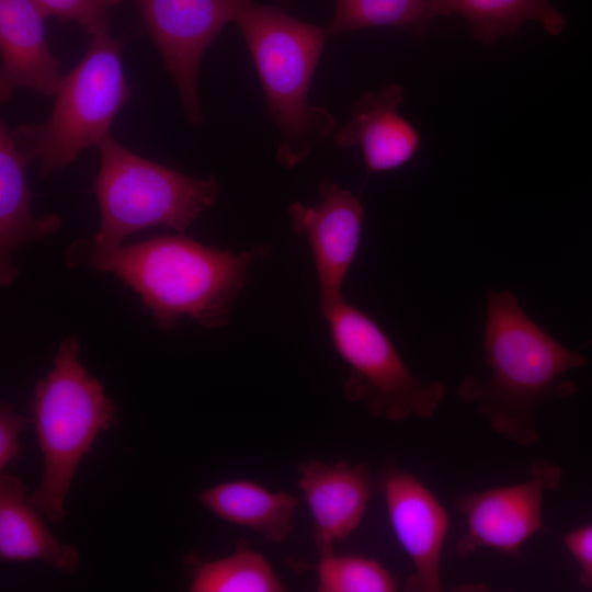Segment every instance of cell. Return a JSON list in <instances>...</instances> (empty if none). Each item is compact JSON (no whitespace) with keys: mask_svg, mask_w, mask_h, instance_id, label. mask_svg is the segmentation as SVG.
Listing matches in <instances>:
<instances>
[{"mask_svg":"<svg viewBox=\"0 0 592 592\" xmlns=\"http://www.w3.org/2000/svg\"><path fill=\"white\" fill-rule=\"evenodd\" d=\"M269 253V244L234 252L180 234L116 248L81 238L67 248L65 263L114 275L139 296L156 325L169 331L184 317L207 328L227 325L250 266Z\"/></svg>","mask_w":592,"mask_h":592,"instance_id":"obj_1","label":"cell"},{"mask_svg":"<svg viewBox=\"0 0 592 592\" xmlns=\"http://www.w3.org/2000/svg\"><path fill=\"white\" fill-rule=\"evenodd\" d=\"M588 358L540 328L510 291H490L483 330L488 376H465L458 397L488 420L491 429L521 446L539 440L536 412L548 399L565 398L576 384L561 377Z\"/></svg>","mask_w":592,"mask_h":592,"instance_id":"obj_2","label":"cell"},{"mask_svg":"<svg viewBox=\"0 0 592 592\" xmlns=\"http://www.w3.org/2000/svg\"><path fill=\"white\" fill-rule=\"evenodd\" d=\"M236 23L281 134L276 158L283 166L293 168L309 156L334 125L327 110L308 104L314 71L329 32L292 18L278 8L255 3Z\"/></svg>","mask_w":592,"mask_h":592,"instance_id":"obj_3","label":"cell"},{"mask_svg":"<svg viewBox=\"0 0 592 592\" xmlns=\"http://www.w3.org/2000/svg\"><path fill=\"white\" fill-rule=\"evenodd\" d=\"M80 350L76 333L60 342L30 405L44 456L43 475L30 500L53 523L66 516V496L80 460L117 421L114 402L79 360Z\"/></svg>","mask_w":592,"mask_h":592,"instance_id":"obj_4","label":"cell"},{"mask_svg":"<svg viewBox=\"0 0 592 592\" xmlns=\"http://www.w3.org/2000/svg\"><path fill=\"white\" fill-rule=\"evenodd\" d=\"M96 149L100 166L93 180L100 225L91 238L103 248L122 246L143 229L164 226L185 235L219 191L214 177L196 179L125 148L111 134Z\"/></svg>","mask_w":592,"mask_h":592,"instance_id":"obj_5","label":"cell"},{"mask_svg":"<svg viewBox=\"0 0 592 592\" xmlns=\"http://www.w3.org/2000/svg\"><path fill=\"white\" fill-rule=\"evenodd\" d=\"M123 42L110 32L109 23L91 34L81 60L62 77L48 118L11 130L18 145L41 174L62 170L87 148L110 134V127L133 95L123 61Z\"/></svg>","mask_w":592,"mask_h":592,"instance_id":"obj_6","label":"cell"},{"mask_svg":"<svg viewBox=\"0 0 592 592\" xmlns=\"http://www.w3.org/2000/svg\"><path fill=\"white\" fill-rule=\"evenodd\" d=\"M333 348L349 367L343 394L374 417L389 421L429 419L445 396L440 380L413 375L385 330L344 298L326 311Z\"/></svg>","mask_w":592,"mask_h":592,"instance_id":"obj_7","label":"cell"},{"mask_svg":"<svg viewBox=\"0 0 592 592\" xmlns=\"http://www.w3.org/2000/svg\"><path fill=\"white\" fill-rule=\"evenodd\" d=\"M144 29L178 90L185 118L203 123L197 77L204 52L253 0H135Z\"/></svg>","mask_w":592,"mask_h":592,"instance_id":"obj_8","label":"cell"},{"mask_svg":"<svg viewBox=\"0 0 592 592\" xmlns=\"http://www.w3.org/2000/svg\"><path fill=\"white\" fill-rule=\"evenodd\" d=\"M562 470L547 460L531 466V476L520 483L479 492L459 493L456 506L465 515L466 531L456 551L466 557L479 548L517 555L524 544L544 527L543 504L556 490Z\"/></svg>","mask_w":592,"mask_h":592,"instance_id":"obj_9","label":"cell"},{"mask_svg":"<svg viewBox=\"0 0 592 592\" xmlns=\"http://www.w3.org/2000/svg\"><path fill=\"white\" fill-rule=\"evenodd\" d=\"M319 195L312 205L294 202L288 214L294 231L311 248L322 316L344 298L343 282L361 242L363 205L358 196L332 182L325 181Z\"/></svg>","mask_w":592,"mask_h":592,"instance_id":"obj_10","label":"cell"},{"mask_svg":"<svg viewBox=\"0 0 592 592\" xmlns=\"http://www.w3.org/2000/svg\"><path fill=\"white\" fill-rule=\"evenodd\" d=\"M392 531L412 561L414 572L407 590H443L441 558L449 520L434 493L415 476L389 465L376 478Z\"/></svg>","mask_w":592,"mask_h":592,"instance_id":"obj_11","label":"cell"},{"mask_svg":"<svg viewBox=\"0 0 592 592\" xmlns=\"http://www.w3.org/2000/svg\"><path fill=\"white\" fill-rule=\"evenodd\" d=\"M297 486L314 520L317 547L333 546L361 524L377 487L368 466L340 460L307 459L297 466Z\"/></svg>","mask_w":592,"mask_h":592,"instance_id":"obj_12","label":"cell"},{"mask_svg":"<svg viewBox=\"0 0 592 592\" xmlns=\"http://www.w3.org/2000/svg\"><path fill=\"white\" fill-rule=\"evenodd\" d=\"M43 11L34 0H0V100L25 88L54 98L62 75L52 54Z\"/></svg>","mask_w":592,"mask_h":592,"instance_id":"obj_13","label":"cell"},{"mask_svg":"<svg viewBox=\"0 0 592 592\" xmlns=\"http://www.w3.org/2000/svg\"><path fill=\"white\" fill-rule=\"evenodd\" d=\"M403 89L389 83L368 92L352 107L351 119L335 135L341 147L358 146L368 173L387 172L409 162L420 147L417 129L398 114Z\"/></svg>","mask_w":592,"mask_h":592,"instance_id":"obj_14","label":"cell"},{"mask_svg":"<svg viewBox=\"0 0 592 592\" xmlns=\"http://www.w3.org/2000/svg\"><path fill=\"white\" fill-rule=\"evenodd\" d=\"M32 159L18 145L5 121L0 122V282L8 287L18 275L13 254L22 247L45 240L60 229L58 214L37 217L26 170Z\"/></svg>","mask_w":592,"mask_h":592,"instance_id":"obj_15","label":"cell"},{"mask_svg":"<svg viewBox=\"0 0 592 592\" xmlns=\"http://www.w3.org/2000/svg\"><path fill=\"white\" fill-rule=\"evenodd\" d=\"M42 513L26 497L24 482L0 476V557L2 561L42 560L55 570L72 573L80 562L79 550L58 540L44 524Z\"/></svg>","mask_w":592,"mask_h":592,"instance_id":"obj_16","label":"cell"},{"mask_svg":"<svg viewBox=\"0 0 592 592\" xmlns=\"http://www.w3.org/2000/svg\"><path fill=\"white\" fill-rule=\"evenodd\" d=\"M219 519L257 532L267 542L286 540L299 500L286 491H271L249 480L219 483L197 494Z\"/></svg>","mask_w":592,"mask_h":592,"instance_id":"obj_17","label":"cell"},{"mask_svg":"<svg viewBox=\"0 0 592 592\" xmlns=\"http://www.w3.org/2000/svg\"><path fill=\"white\" fill-rule=\"evenodd\" d=\"M434 14H460L473 25V35L494 44L516 33L526 21L539 22L550 35L560 34L567 21L549 0H429Z\"/></svg>","mask_w":592,"mask_h":592,"instance_id":"obj_18","label":"cell"},{"mask_svg":"<svg viewBox=\"0 0 592 592\" xmlns=\"http://www.w3.org/2000/svg\"><path fill=\"white\" fill-rule=\"evenodd\" d=\"M286 588L263 555L252 550L235 554L198 567L191 592H283Z\"/></svg>","mask_w":592,"mask_h":592,"instance_id":"obj_19","label":"cell"},{"mask_svg":"<svg viewBox=\"0 0 592 592\" xmlns=\"http://www.w3.org/2000/svg\"><path fill=\"white\" fill-rule=\"evenodd\" d=\"M434 15L429 0H338L328 32L397 26L421 35Z\"/></svg>","mask_w":592,"mask_h":592,"instance_id":"obj_20","label":"cell"},{"mask_svg":"<svg viewBox=\"0 0 592 592\" xmlns=\"http://www.w3.org/2000/svg\"><path fill=\"white\" fill-rule=\"evenodd\" d=\"M318 592H394L398 580L376 559L335 555L333 546L319 547Z\"/></svg>","mask_w":592,"mask_h":592,"instance_id":"obj_21","label":"cell"},{"mask_svg":"<svg viewBox=\"0 0 592 592\" xmlns=\"http://www.w3.org/2000/svg\"><path fill=\"white\" fill-rule=\"evenodd\" d=\"M44 15L71 20L91 35L109 23V10L123 0H34Z\"/></svg>","mask_w":592,"mask_h":592,"instance_id":"obj_22","label":"cell"},{"mask_svg":"<svg viewBox=\"0 0 592 592\" xmlns=\"http://www.w3.org/2000/svg\"><path fill=\"white\" fill-rule=\"evenodd\" d=\"M29 419L15 412L10 405L0 406V469L21 456L19 434L27 426Z\"/></svg>","mask_w":592,"mask_h":592,"instance_id":"obj_23","label":"cell"},{"mask_svg":"<svg viewBox=\"0 0 592 592\" xmlns=\"http://www.w3.org/2000/svg\"><path fill=\"white\" fill-rule=\"evenodd\" d=\"M562 540L580 568V582L592 585V523L571 530Z\"/></svg>","mask_w":592,"mask_h":592,"instance_id":"obj_24","label":"cell"}]
</instances>
